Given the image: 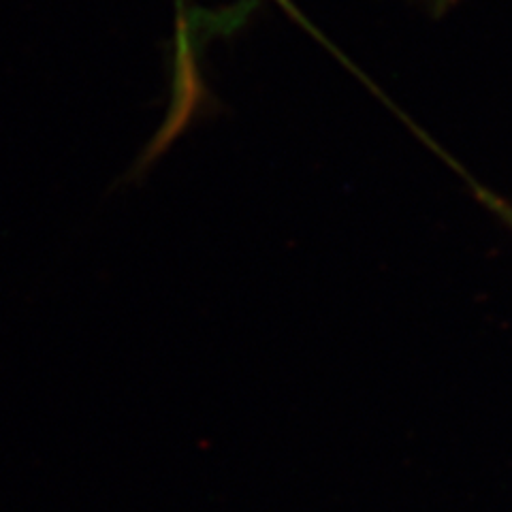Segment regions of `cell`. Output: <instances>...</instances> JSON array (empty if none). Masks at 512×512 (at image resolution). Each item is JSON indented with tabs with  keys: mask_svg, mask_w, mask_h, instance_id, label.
<instances>
[{
	"mask_svg": "<svg viewBox=\"0 0 512 512\" xmlns=\"http://www.w3.org/2000/svg\"><path fill=\"white\" fill-rule=\"evenodd\" d=\"M190 41V7L186 0H175V35L173 47H186Z\"/></svg>",
	"mask_w": 512,
	"mask_h": 512,
	"instance_id": "obj_1",
	"label": "cell"
},
{
	"mask_svg": "<svg viewBox=\"0 0 512 512\" xmlns=\"http://www.w3.org/2000/svg\"><path fill=\"white\" fill-rule=\"evenodd\" d=\"M451 3L453 0H429V5H434L436 9H446Z\"/></svg>",
	"mask_w": 512,
	"mask_h": 512,
	"instance_id": "obj_2",
	"label": "cell"
}]
</instances>
